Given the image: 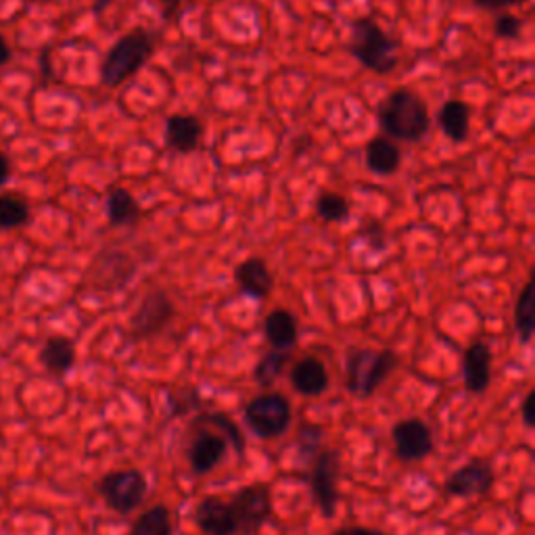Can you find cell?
<instances>
[{"instance_id": "obj_1", "label": "cell", "mask_w": 535, "mask_h": 535, "mask_svg": "<svg viewBox=\"0 0 535 535\" xmlns=\"http://www.w3.org/2000/svg\"><path fill=\"white\" fill-rule=\"evenodd\" d=\"M381 134L395 143H421L431 128L427 103L408 88L393 90L377 109Z\"/></svg>"}, {"instance_id": "obj_2", "label": "cell", "mask_w": 535, "mask_h": 535, "mask_svg": "<svg viewBox=\"0 0 535 535\" xmlns=\"http://www.w3.org/2000/svg\"><path fill=\"white\" fill-rule=\"evenodd\" d=\"M153 49L155 42L147 30L136 28L124 34L107 51L101 63L99 69L101 84L107 88H118L128 80H132L149 63Z\"/></svg>"}, {"instance_id": "obj_3", "label": "cell", "mask_w": 535, "mask_h": 535, "mask_svg": "<svg viewBox=\"0 0 535 535\" xmlns=\"http://www.w3.org/2000/svg\"><path fill=\"white\" fill-rule=\"evenodd\" d=\"M398 42H395L372 17H358L352 21V57L368 72L387 76L400 63Z\"/></svg>"}, {"instance_id": "obj_4", "label": "cell", "mask_w": 535, "mask_h": 535, "mask_svg": "<svg viewBox=\"0 0 535 535\" xmlns=\"http://www.w3.org/2000/svg\"><path fill=\"white\" fill-rule=\"evenodd\" d=\"M398 364L400 358L393 350H352L347 354L345 387L358 398H370Z\"/></svg>"}, {"instance_id": "obj_5", "label": "cell", "mask_w": 535, "mask_h": 535, "mask_svg": "<svg viewBox=\"0 0 535 535\" xmlns=\"http://www.w3.org/2000/svg\"><path fill=\"white\" fill-rule=\"evenodd\" d=\"M339 479H341V452L333 448L320 450L310 462L308 485L312 502L324 519H331L337 513Z\"/></svg>"}, {"instance_id": "obj_6", "label": "cell", "mask_w": 535, "mask_h": 535, "mask_svg": "<svg viewBox=\"0 0 535 535\" xmlns=\"http://www.w3.org/2000/svg\"><path fill=\"white\" fill-rule=\"evenodd\" d=\"M245 423L260 439H276L287 433L293 410L283 393H262L245 406Z\"/></svg>"}, {"instance_id": "obj_7", "label": "cell", "mask_w": 535, "mask_h": 535, "mask_svg": "<svg viewBox=\"0 0 535 535\" xmlns=\"http://www.w3.org/2000/svg\"><path fill=\"white\" fill-rule=\"evenodd\" d=\"M97 490L111 510L120 515H130L145 502L149 485L141 471L124 469L105 475L99 481Z\"/></svg>"}, {"instance_id": "obj_8", "label": "cell", "mask_w": 535, "mask_h": 535, "mask_svg": "<svg viewBox=\"0 0 535 535\" xmlns=\"http://www.w3.org/2000/svg\"><path fill=\"white\" fill-rule=\"evenodd\" d=\"M239 535H255L272 517V490L268 483L245 485L230 500Z\"/></svg>"}, {"instance_id": "obj_9", "label": "cell", "mask_w": 535, "mask_h": 535, "mask_svg": "<svg viewBox=\"0 0 535 535\" xmlns=\"http://www.w3.org/2000/svg\"><path fill=\"white\" fill-rule=\"evenodd\" d=\"M395 454L402 462H421L433 454L435 439L431 427L421 418L410 416L393 425L391 431Z\"/></svg>"}, {"instance_id": "obj_10", "label": "cell", "mask_w": 535, "mask_h": 535, "mask_svg": "<svg viewBox=\"0 0 535 535\" xmlns=\"http://www.w3.org/2000/svg\"><path fill=\"white\" fill-rule=\"evenodd\" d=\"M496 481L494 469L490 460L473 458L467 464H462L452 475L444 481V492L452 498H473V496H485L492 490Z\"/></svg>"}, {"instance_id": "obj_11", "label": "cell", "mask_w": 535, "mask_h": 535, "mask_svg": "<svg viewBox=\"0 0 535 535\" xmlns=\"http://www.w3.org/2000/svg\"><path fill=\"white\" fill-rule=\"evenodd\" d=\"M174 312V304L166 291L147 293L132 316V335L136 339L157 335L168 327V322L174 318Z\"/></svg>"}, {"instance_id": "obj_12", "label": "cell", "mask_w": 535, "mask_h": 535, "mask_svg": "<svg viewBox=\"0 0 535 535\" xmlns=\"http://www.w3.org/2000/svg\"><path fill=\"white\" fill-rule=\"evenodd\" d=\"M226 446H228V441L222 433L212 431V429L197 431L189 444V452H186L191 462V469L197 475L212 473L224 460Z\"/></svg>"}, {"instance_id": "obj_13", "label": "cell", "mask_w": 535, "mask_h": 535, "mask_svg": "<svg viewBox=\"0 0 535 535\" xmlns=\"http://www.w3.org/2000/svg\"><path fill=\"white\" fill-rule=\"evenodd\" d=\"M462 379L471 393H483L492 383V350L485 341L471 343L462 354Z\"/></svg>"}, {"instance_id": "obj_14", "label": "cell", "mask_w": 535, "mask_h": 535, "mask_svg": "<svg viewBox=\"0 0 535 535\" xmlns=\"http://www.w3.org/2000/svg\"><path fill=\"white\" fill-rule=\"evenodd\" d=\"M195 523L205 535H237L230 502L220 496H205L195 510Z\"/></svg>"}, {"instance_id": "obj_15", "label": "cell", "mask_w": 535, "mask_h": 535, "mask_svg": "<svg viewBox=\"0 0 535 535\" xmlns=\"http://www.w3.org/2000/svg\"><path fill=\"white\" fill-rule=\"evenodd\" d=\"M235 281L239 289L253 299H266L274 289V276L266 260L258 258V255L243 260L235 268Z\"/></svg>"}, {"instance_id": "obj_16", "label": "cell", "mask_w": 535, "mask_h": 535, "mask_svg": "<svg viewBox=\"0 0 535 535\" xmlns=\"http://www.w3.org/2000/svg\"><path fill=\"white\" fill-rule=\"evenodd\" d=\"M203 124L195 115L176 113L166 120V147L176 153H193L201 145Z\"/></svg>"}, {"instance_id": "obj_17", "label": "cell", "mask_w": 535, "mask_h": 535, "mask_svg": "<svg viewBox=\"0 0 535 535\" xmlns=\"http://www.w3.org/2000/svg\"><path fill=\"white\" fill-rule=\"evenodd\" d=\"M364 161H366V168L379 176H391L400 170L402 166V149L400 145L391 141V138L379 134L375 138H370L366 149H364Z\"/></svg>"}, {"instance_id": "obj_18", "label": "cell", "mask_w": 535, "mask_h": 535, "mask_svg": "<svg viewBox=\"0 0 535 535\" xmlns=\"http://www.w3.org/2000/svg\"><path fill=\"white\" fill-rule=\"evenodd\" d=\"M291 385L299 395L316 398L329 389V372L318 358L308 356L293 366Z\"/></svg>"}, {"instance_id": "obj_19", "label": "cell", "mask_w": 535, "mask_h": 535, "mask_svg": "<svg viewBox=\"0 0 535 535\" xmlns=\"http://www.w3.org/2000/svg\"><path fill=\"white\" fill-rule=\"evenodd\" d=\"M437 124L454 145H462L471 134V107L464 101L450 99L441 105Z\"/></svg>"}, {"instance_id": "obj_20", "label": "cell", "mask_w": 535, "mask_h": 535, "mask_svg": "<svg viewBox=\"0 0 535 535\" xmlns=\"http://www.w3.org/2000/svg\"><path fill=\"white\" fill-rule=\"evenodd\" d=\"M264 335L268 343L272 345V350L289 352L291 347H295L297 337H299L297 318L289 310H283V308L272 310L264 318Z\"/></svg>"}, {"instance_id": "obj_21", "label": "cell", "mask_w": 535, "mask_h": 535, "mask_svg": "<svg viewBox=\"0 0 535 535\" xmlns=\"http://www.w3.org/2000/svg\"><path fill=\"white\" fill-rule=\"evenodd\" d=\"M42 366L55 377H65L76 364V347L74 341L67 337H51L46 339L40 350Z\"/></svg>"}, {"instance_id": "obj_22", "label": "cell", "mask_w": 535, "mask_h": 535, "mask_svg": "<svg viewBox=\"0 0 535 535\" xmlns=\"http://www.w3.org/2000/svg\"><path fill=\"white\" fill-rule=\"evenodd\" d=\"M141 218V207L128 189L115 186L107 195V220L111 226H132Z\"/></svg>"}, {"instance_id": "obj_23", "label": "cell", "mask_w": 535, "mask_h": 535, "mask_svg": "<svg viewBox=\"0 0 535 535\" xmlns=\"http://www.w3.org/2000/svg\"><path fill=\"white\" fill-rule=\"evenodd\" d=\"M193 427H214L218 433H222L226 437L228 444L235 446V452L239 456L245 454V448H247L245 437H243L239 425L232 421L226 412H203L195 418Z\"/></svg>"}, {"instance_id": "obj_24", "label": "cell", "mask_w": 535, "mask_h": 535, "mask_svg": "<svg viewBox=\"0 0 535 535\" xmlns=\"http://www.w3.org/2000/svg\"><path fill=\"white\" fill-rule=\"evenodd\" d=\"M535 299H533V285L531 281L525 283L521 289L517 304H515V331L523 345L531 343L535 333Z\"/></svg>"}, {"instance_id": "obj_25", "label": "cell", "mask_w": 535, "mask_h": 535, "mask_svg": "<svg viewBox=\"0 0 535 535\" xmlns=\"http://www.w3.org/2000/svg\"><path fill=\"white\" fill-rule=\"evenodd\" d=\"M128 535H172V515L168 506H151L138 517Z\"/></svg>"}, {"instance_id": "obj_26", "label": "cell", "mask_w": 535, "mask_h": 535, "mask_svg": "<svg viewBox=\"0 0 535 535\" xmlns=\"http://www.w3.org/2000/svg\"><path fill=\"white\" fill-rule=\"evenodd\" d=\"M316 216L327 224H339L350 218V203L343 195L337 193H320L314 205Z\"/></svg>"}, {"instance_id": "obj_27", "label": "cell", "mask_w": 535, "mask_h": 535, "mask_svg": "<svg viewBox=\"0 0 535 535\" xmlns=\"http://www.w3.org/2000/svg\"><path fill=\"white\" fill-rule=\"evenodd\" d=\"M289 362V352H281V350H272L268 354L262 356V360L255 364L253 370V379L258 385L262 387H272L278 377L283 375V368Z\"/></svg>"}, {"instance_id": "obj_28", "label": "cell", "mask_w": 535, "mask_h": 535, "mask_svg": "<svg viewBox=\"0 0 535 535\" xmlns=\"http://www.w3.org/2000/svg\"><path fill=\"white\" fill-rule=\"evenodd\" d=\"M30 222V205L19 195H0V228H19Z\"/></svg>"}, {"instance_id": "obj_29", "label": "cell", "mask_w": 535, "mask_h": 535, "mask_svg": "<svg viewBox=\"0 0 535 535\" xmlns=\"http://www.w3.org/2000/svg\"><path fill=\"white\" fill-rule=\"evenodd\" d=\"M322 427L306 423L299 427L297 433V446H299V454L304 458L306 464L312 462V458L320 452V444H322Z\"/></svg>"}, {"instance_id": "obj_30", "label": "cell", "mask_w": 535, "mask_h": 535, "mask_svg": "<svg viewBox=\"0 0 535 535\" xmlns=\"http://www.w3.org/2000/svg\"><path fill=\"white\" fill-rule=\"evenodd\" d=\"M521 30H523V19H519L517 15L502 13L494 21V34L500 40H515L519 38Z\"/></svg>"}, {"instance_id": "obj_31", "label": "cell", "mask_w": 535, "mask_h": 535, "mask_svg": "<svg viewBox=\"0 0 535 535\" xmlns=\"http://www.w3.org/2000/svg\"><path fill=\"white\" fill-rule=\"evenodd\" d=\"M523 3L525 0H475V7L483 9V11H490V13H500L508 7H517Z\"/></svg>"}, {"instance_id": "obj_32", "label": "cell", "mask_w": 535, "mask_h": 535, "mask_svg": "<svg viewBox=\"0 0 535 535\" xmlns=\"http://www.w3.org/2000/svg\"><path fill=\"white\" fill-rule=\"evenodd\" d=\"M521 416H523V423L527 429L535 427V389H529L525 400L521 404Z\"/></svg>"}, {"instance_id": "obj_33", "label": "cell", "mask_w": 535, "mask_h": 535, "mask_svg": "<svg viewBox=\"0 0 535 535\" xmlns=\"http://www.w3.org/2000/svg\"><path fill=\"white\" fill-rule=\"evenodd\" d=\"M331 535H389L381 529H372V527H341L333 531Z\"/></svg>"}, {"instance_id": "obj_34", "label": "cell", "mask_w": 535, "mask_h": 535, "mask_svg": "<svg viewBox=\"0 0 535 535\" xmlns=\"http://www.w3.org/2000/svg\"><path fill=\"white\" fill-rule=\"evenodd\" d=\"M9 178H11V161L3 151H0V186L7 184Z\"/></svg>"}, {"instance_id": "obj_35", "label": "cell", "mask_w": 535, "mask_h": 535, "mask_svg": "<svg viewBox=\"0 0 535 535\" xmlns=\"http://www.w3.org/2000/svg\"><path fill=\"white\" fill-rule=\"evenodd\" d=\"M11 61V46L5 40V36H0V67L7 65Z\"/></svg>"}, {"instance_id": "obj_36", "label": "cell", "mask_w": 535, "mask_h": 535, "mask_svg": "<svg viewBox=\"0 0 535 535\" xmlns=\"http://www.w3.org/2000/svg\"><path fill=\"white\" fill-rule=\"evenodd\" d=\"M159 3H161V7L166 9V13H174V11L180 9L182 0H159Z\"/></svg>"}, {"instance_id": "obj_37", "label": "cell", "mask_w": 535, "mask_h": 535, "mask_svg": "<svg viewBox=\"0 0 535 535\" xmlns=\"http://www.w3.org/2000/svg\"><path fill=\"white\" fill-rule=\"evenodd\" d=\"M111 3H113V0H95V3H92V9H95V13H101V11H105Z\"/></svg>"}]
</instances>
